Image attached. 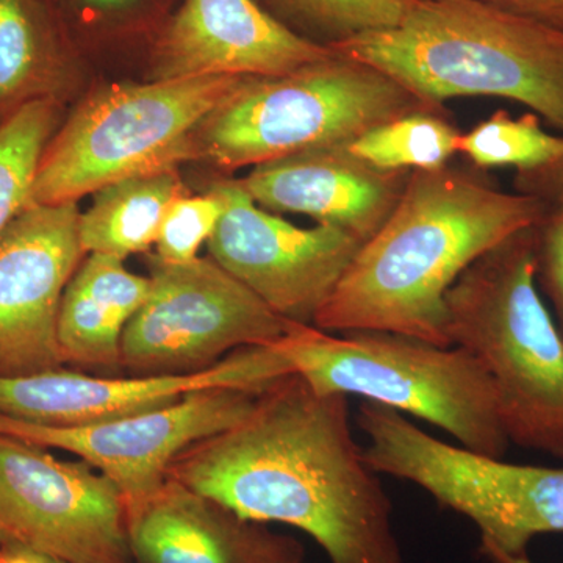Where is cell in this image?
Instances as JSON below:
<instances>
[{
  "label": "cell",
  "mask_w": 563,
  "mask_h": 563,
  "mask_svg": "<svg viewBox=\"0 0 563 563\" xmlns=\"http://www.w3.org/2000/svg\"><path fill=\"white\" fill-rule=\"evenodd\" d=\"M258 0H184L152 41V80L282 76L333 55Z\"/></svg>",
  "instance_id": "obj_15"
},
{
  "label": "cell",
  "mask_w": 563,
  "mask_h": 563,
  "mask_svg": "<svg viewBox=\"0 0 563 563\" xmlns=\"http://www.w3.org/2000/svg\"><path fill=\"white\" fill-rule=\"evenodd\" d=\"M258 391L210 388L150 412L73 428L35 424L0 413V433L47 450L68 451L90 463L117 485L129 514L165 484L174 461L188 448L242 421Z\"/></svg>",
  "instance_id": "obj_12"
},
{
  "label": "cell",
  "mask_w": 563,
  "mask_h": 563,
  "mask_svg": "<svg viewBox=\"0 0 563 563\" xmlns=\"http://www.w3.org/2000/svg\"><path fill=\"white\" fill-rule=\"evenodd\" d=\"M487 555L490 561L495 563H532L531 559L528 558V555H507L503 553H496V551H493V553H487Z\"/></svg>",
  "instance_id": "obj_31"
},
{
  "label": "cell",
  "mask_w": 563,
  "mask_h": 563,
  "mask_svg": "<svg viewBox=\"0 0 563 563\" xmlns=\"http://www.w3.org/2000/svg\"><path fill=\"white\" fill-rule=\"evenodd\" d=\"M547 203L503 191L476 166L412 172L401 201L362 244L314 328L380 331L451 347L446 295L477 258L532 228Z\"/></svg>",
  "instance_id": "obj_2"
},
{
  "label": "cell",
  "mask_w": 563,
  "mask_h": 563,
  "mask_svg": "<svg viewBox=\"0 0 563 563\" xmlns=\"http://www.w3.org/2000/svg\"><path fill=\"white\" fill-rule=\"evenodd\" d=\"M0 563H68L31 548L11 542H0Z\"/></svg>",
  "instance_id": "obj_30"
},
{
  "label": "cell",
  "mask_w": 563,
  "mask_h": 563,
  "mask_svg": "<svg viewBox=\"0 0 563 563\" xmlns=\"http://www.w3.org/2000/svg\"><path fill=\"white\" fill-rule=\"evenodd\" d=\"M81 9L98 14L99 18H128L140 13L147 0H74Z\"/></svg>",
  "instance_id": "obj_29"
},
{
  "label": "cell",
  "mask_w": 563,
  "mask_h": 563,
  "mask_svg": "<svg viewBox=\"0 0 563 563\" xmlns=\"http://www.w3.org/2000/svg\"><path fill=\"white\" fill-rule=\"evenodd\" d=\"M168 477L246 520L303 531L332 563H402L391 504L352 435L350 402L298 374L258 391L251 412L174 461Z\"/></svg>",
  "instance_id": "obj_1"
},
{
  "label": "cell",
  "mask_w": 563,
  "mask_h": 563,
  "mask_svg": "<svg viewBox=\"0 0 563 563\" xmlns=\"http://www.w3.org/2000/svg\"><path fill=\"white\" fill-rule=\"evenodd\" d=\"M177 169L129 177L95 192L90 209L80 213V243L87 254L125 258L146 254L157 243L169 206L188 195Z\"/></svg>",
  "instance_id": "obj_19"
},
{
  "label": "cell",
  "mask_w": 563,
  "mask_h": 563,
  "mask_svg": "<svg viewBox=\"0 0 563 563\" xmlns=\"http://www.w3.org/2000/svg\"><path fill=\"white\" fill-rule=\"evenodd\" d=\"M446 313L451 346L490 376L509 442L563 462V339L537 287L533 225L459 277Z\"/></svg>",
  "instance_id": "obj_4"
},
{
  "label": "cell",
  "mask_w": 563,
  "mask_h": 563,
  "mask_svg": "<svg viewBox=\"0 0 563 563\" xmlns=\"http://www.w3.org/2000/svg\"><path fill=\"white\" fill-rule=\"evenodd\" d=\"M533 252L537 287L553 306L563 339V207H548L533 225Z\"/></svg>",
  "instance_id": "obj_26"
},
{
  "label": "cell",
  "mask_w": 563,
  "mask_h": 563,
  "mask_svg": "<svg viewBox=\"0 0 563 563\" xmlns=\"http://www.w3.org/2000/svg\"><path fill=\"white\" fill-rule=\"evenodd\" d=\"M265 346L243 347L203 372L169 376H91L58 368L0 377V413L54 428L117 420L210 388L262 390L273 383Z\"/></svg>",
  "instance_id": "obj_14"
},
{
  "label": "cell",
  "mask_w": 563,
  "mask_h": 563,
  "mask_svg": "<svg viewBox=\"0 0 563 563\" xmlns=\"http://www.w3.org/2000/svg\"><path fill=\"white\" fill-rule=\"evenodd\" d=\"M302 38L339 46L363 33L395 27L413 0H258Z\"/></svg>",
  "instance_id": "obj_23"
},
{
  "label": "cell",
  "mask_w": 563,
  "mask_h": 563,
  "mask_svg": "<svg viewBox=\"0 0 563 563\" xmlns=\"http://www.w3.org/2000/svg\"><path fill=\"white\" fill-rule=\"evenodd\" d=\"M563 152V136L544 131L536 113L520 118L498 110L459 139V154L476 168H515L532 172L555 161Z\"/></svg>",
  "instance_id": "obj_24"
},
{
  "label": "cell",
  "mask_w": 563,
  "mask_h": 563,
  "mask_svg": "<svg viewBox=\"0 0 563 563\" xmlns=\"http://www.w3.org/2000/svg\"><path fill=\"white\" fill-rule=\"evenodd\" d=\"M0 542L68 563H131L128 509L90 463L0 433Z\"/></svg>",
  "instance_id": "obj_10"
},
{
  "label": "cell",
  "mask_w": 563,
  "mask_h": 563,
  "mask_svg": "<svg viewBox=\"0 0 563 563\" xmlns=\"http://www.w3.org/2000/svg\"><path fill=\"white\" fill-rule=\"evenodd\" d=\"M244 76L111 85L81 102L41 155L31 203L60 206L190 162V139Z\"/></svg>",
  "instance_id": "obj_7"
},
{
  "label": "cell",
  "mask_w": 563,
  "mask_h": 563,
  "mask_svg": "<svg viewBox=\"0 0 563 563\" xmlns=\"http://www.w3.org/2000/svg\"><path fill=\"white\" fill-rule=\"evenodd\" d=\"M488 5L563 31V0H483Z\"/></svg>",
  "instance_id": "obj_28"
},
{
  "label": "cell",
  "mask_w": 563,
  "mask_h": 563,
  "mask_svg": "<svg viewBox=\"0 0 563 563\" xmlns=\"http://www.w3.org/2000/svg\"><path fill=\"white\" fill-rule=\"evenodd\" d=\"M357 426L374 472L409 481L472 520L484 554L525 555L537 536L563 532V466L518 465L444 443L376 402L361 404Z\"/></svg>",
  "instance_id": "obj_8"
},
{
  "label": "cell",
  "mask_w": 563,
  "mask_h": 563,
  "mask_svg": "<svg viewBox=\"0 0 563 563\" xmlns=\"http://www.w3.org/2000/svg\"><path fill=\"white\" fill-rule=\"evenodd\" d=\"M335 51V49H333ZM437 109L368 63L333 52L282 76H244L192 132L190 162L222 172L351 143L404 114Z\"/></svg>",
  "instance_id": "obj_6"
},
{
  "label": "cell",
  "mask_w": 563,
  "mask_h": 563,
  "mask_svg": "<svg viewBox=\"0 0 563 563\" xmlns=\"http://www.w3.org/2000/svg\"><path fill=\"white\" fill-rule=\"evenodd\" d=\"M514 187L515 191L533 196L548 207H563V152L542 168L517 173Z\"/></svg>",
  "instance_id": "obj_27"
},
{
  "label": "cell",
  "mask_w": 563,
  "mask_h": 563,
  "mask_svg": "<svg viewBox=\"0 0 563 563\" xmlns=\"http://www.w3.org/2000/svg\"><path fill=\"white\" fill-rule=\"evenodd\" d=\"M209 190L222 202L210 257L285 320L313 325L362 240L329 224L302 229L282 220L240 179L214 180Z\"/></svg>",
  "instance_id": "obj_11"
},
{
  "label": "cell",
  "mask_w": 563,
  "mask_h": 563,
  "mask_svg": "<svg viewBox=\"0 0 563 563\" xmlns=\"http://www.w3.org/2000/svg\"><path fill=\"white\" fill-rule=\"evenodd\" d=\"M129 542L140 563H302L298 540L246 520L168 477L128 514Z\"/></svg>",
  "instance_id": "obj_17"
},
{
  "label": "cell",
  "mask_w": 563,
  "mask_h": 563,
  "mask_svg": "<svg viewBox=\"0 0 563 563\" xmlns=\"http://www.w3.org/2000/svg\"><path fill=\"white\" fill-rule=\"evenodd\" d=\"M461 135L446 110H421L369 129L351 141L350 150L376 168L433 172L459 154Z\"/></svg>",
  "instance_id": "obj_21"
},
{
  "label": "cell",
  "mask_w": 563,
  "mask_h": 563,
  "mask_svg": "<svg viewBox=\"0 0 563 563\" xmlns=\"http://www.w3.org/2000/svg\"><path fill=\"white\" fill-rule=\"evenodd\" d=\"M150 290V276L129 272L121 258L88 254L66 285L58 313L65 365L120 372L122 335Z\"/></svg>",
  "instance_id": "obj_18"
},
{
  "label": "cell",
  "mask_w": 563,
  "mask_h": 563,
  "mask_svg": "<svg viewBox=\"0 0 563 563\" xmlns=\"http://www.w3.org/2000/svg\"><path fill=\"white\" fill-rule=\"evenodd\" d=\"M410 174L376 168L336 143L254 166L240 181L265 210L306 214L365 243L398 207Z\"/></svg>",
  "instance_id": "obj_16"
},
{
  "label": "cell",
  "mask_w": 563,
  "mask_h": 563,
  "mask_svg": "<svg viewBox=\"0 0 563 563\" xmlns=\"http://www.w3.org/2000/svg\"><path fill=\"white\" fill-rule=\"evenodd\" d=\"M54 0H0V122L24 103L49 98L66 60Z\"/></svg>",
  "instance_id": "obj_20"
},
{
  "label": "cell",
  "mask_w": 563,
  "mask_h": 563,
  "mask_svg": "<svg viewBox=\"0 0 563 563\" xmlns=\"http://www.w3.org/2000/svg\"><path fill=\"white\" fill-rule=\"evenodd\" d=\"M222 202L213 191L180 196L163 218L155 255L163 262L187 263L199 257L221 220Z\"/></svg>",
  "instance_id": "obj_25"
},
{
  "label": "cell",
  "mask_w": 563,
  "mask_h": 563,
  "mask_svg": "<svg viewBox=\"0 0 563 563\" xmlns=\"http://www.w3.org/2000/svg\"><path fill=\"white\" fill-rule=\"evenodd\" d=\"M77 202L31 206L0 235V377L65 366L58 313L87 252Z\"/></svg>",
  "instance_id": "obj_13"
},
{
  "label": "cell",
  "mask_w": 563,
  "mask_h": 563,
  "mask_svg": "<svg viewBox=\"0 0 563 563\" xmlns=\"http://www.w3.org/2000/svg\"><path fill=\"white\" fill-rule=\"evenodd\" d=\"M332 49L437 109L470 96L507 99L563 131V31L483 0H413L395 27Z\"/></svg>",
  "instance_id": "obj_3"
},
{
  "label": "cell",
  "mask_w": 563,
  "mask_h": 563,
  "mask_svg": "<svg viewBox=\"0 0 563 563\" xmlns=\"http://www.w3.org/2000/svg\"><path fill=\"white\" fill-rule=\"evenodd\" d=\"M57 99L24 103L0 122V235L31 206L41 155L60 128Z\"/></svg>",
  "instance_id": "obj_22"
},
{
  "label": "cell",
  "mask_w": 563,
  "mask_h": 563,
  "mask_svg": "<svg viewBox=\"0 0 563 563\" xmlns=\"http://www.w3.org/2000/svg\"><path fill=\"white\" fill-rule=\"evenodd\" d=\"M273 346L284 376L431 422L474 453L506 455L510 442L490 376L462 347L380 331L332 335L302 324Z\"/></svg>",
  "instance_id": "obj_5"
},
{
  "label": "cell",
  "mask_w": 563,
  "mask_h": 563,
  "mask_svg": "<svg viewBox=\"0 0 563 563\" xmlns=\"http://www.w3.org/2000/svg\"><path fill=\"white\" fill-rule=\"evenodd\" d=\"M151 290L122 335L132 376L203 372L243 347L280 342L296 328L213 258L163 262L150 255Z\"/></svg>",
  "instance_id": "obj_9"
}]
</instances>
